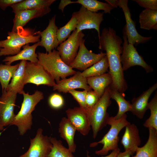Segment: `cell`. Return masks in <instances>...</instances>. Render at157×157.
<instances>
[{
    "label": "cell",
    "mask_w": 157,
    "mask_h": 157,
    "mask_svg": "<svg viewBox=\"0 0 157 157\" xmlns=\"http://www.w3.org/2000/svg\"><path fill=\"white\" fill-rule=\"evenodd\" d=\"M41 128L37 130L35 137L30 139L28 150L18 157H48L52 147L49 137L42 133Z\"/></svg>",
    "instance_id": "obj_12"
},
{
    "label": "cell",
    "mask_w": 157,
    "mask_h": 157,
    "mask_svg": "<svg viewBox=\"0 0 157 157\" xmlns=\"http://www.w3.org/2000/svg\"><path fill=\"white\" fill-rule=\"evenodd\" d=\"M149 136L146 144L138 147L132 157H157V130L149 128Z\"/></svg>",
    "instance_id": "obj_22"
},
{
    "label": "cell",
    "mask_w": 157,
    "mask_h": 157,
    "mask_svg": "<svg viewBox=\"0 0 157 157\" xmlns=\"http://www.w3.org/2000/svg\"><path fill=\"white\" fill-rule=\"evenodd\" d=\"M28 83L53 87L55 80L38 62L26 61L24 70V85Z\"/></svg>",
    "instance_id": "obj_8"
},
{
    "label": "cell",
    "mask_w": 157,
    "mask_h": 157,
    "mask_svg": "<svg viewBox=\"0 0 157 157\" xmlns=\"http://www.w3.org/2000/svg\"><path fill=\"white\" fill-rule=\"evenodd\" d=\"M76 129L67 118L63 117L59 124L58 131L60 137L67 142L68 149L72 153L76 151V146L74 140Z\"/></svg>",
    "instance_id": "obj_23"
},
{
    "label": "cell",
    "mask_w": 157,
    "mask_h": 157,
    "mask_svg": "<svg viewBox=\"0 0 157 157\" xmlns=\"http://www.w3.org/2000/svg\"><path fill=\"white\" fill-rule=\"evenodd\" d=\"M24 99L20 109L15 118L10 125H15L18 128L20 135H24L28 130L31 129L32 125V113L36 105L44 98L43 93L36 90L32 94L28 92L22 94Z\"/></svg>",
    "instance_id": "obj_3"
},
{
    "label": "cell",
    "mask_w": 157,
    "mask_h": 157,
    "mask_svg": "<svg viewBox=\"0 0 157 157\" xmlns=\"http://www.w3.org/2000/svg\"><path fill=\"white\" fill-rule=\"evenodd\" d=\"M39 44V42L31 46L29 44H26L22 47L23 49L18 53L14 56H7L3 61L5 62V64L8 65H11L13 62L18 60H28L31 62L38 63V56L35 50Z\"/></svg>",
    "instance_id": "obj_21"
},
{
    "label": "cell",
    "mask_w": 157,
    "mask_h": 157,
    "mask_svg": "<svg viewBox=\"0 0 157 157\" xmlns=\"http://www.w3.org/2000/svg\"><path fill=\"white\" fill-rule=\"evenodd\" d=\"M108 68V63L106 55L99 62L81 72V74L86 78L97 76L106 73Z\"/></svg>",
    "instance_id": "obj_28"
},
{
    "label": "cell",
    "mask_w": 157,
    "mask_h": 157,
    "mask_svg": "<svg viewBox=\"0 0 157 157\" xmlns=\"http://www.w3.org/2000/svg\"><path fill=\"white\" fill-rule=\"evenodd\" d=\"M118 6L121 8L125 16L126 24L123 29L128 42L134 46L143 44L151 40V36L144 37L138 33L135 27V22L131 18L130 10L128 6V0H118Z\"/></svg>",
    "instance_id": "obj_11"
},
{
    "label": "cell",
    "mask_w": 157,
    "mask_h": 157,
    "mask_svg": "<svg viewBox=\"0 0 157 157\" xmlns=\"http://www.w3.org/2000/svg\"><path fill=\"white\" fill-rule=\"evenodd\" d=\"M49 137L52 147L48 157H75L71 151L63 146L61 140Z\"/></svg>",
    "instance_id": "obj_31"
},
{
    "label": "cell",
    "mask_w": 157,
    "mask_h": 157,
    "mask_svg": "<svg viewBox=\"0 0 157 157\" xmlns=\"http://www.w3.org/2000/svg\"><path fill=\"white\" fill-rule=\"evenodd\" d=\"M140 27L142 29L157 30V10L144 9L139 16Z\"/></svg>",
    "instance_id": "obj_27"
},
{
    "label": "cell",
    "mask_w": 157,
    "mask_h": 157,
    "mask_svg": "<svg viewBox=\"0 0 157 157\" xmlns=\"http://www.w3.org/2000/svg\"><path fill=\"white\" fill-rule=\"evenodd\" d=\"M38 62L56 81L73 75L76 71L62 60L57 51L49 53L38 52Z\"/></svg>",
    "instance_id": "obj_4"
},
{
    "label": "cell",
    "mask_w": 157,
    "mask_h": 157,
    "mask_svg": "<svg viewBox=\"0 0 157 157\" xmlns=\"http://www.w3.org/2000/svg\"><path fill=\"white\" fill-rule=\"evenodd\" d=\"M39 31L29 28L19 29L16 32H8L6 39L0 40V56L15 55L24 45L40 41Z\"/></svg>",
    "instance_id": "obj_2"
},
{
    "label": "cell",
    "mask_w": 157,
    "mask_h": 157,
    "mask_svg": "<svg viewBox=\"0 0 157 157\" xmlns=\"http://www.w3.org/2000/svg\"><path fill=\"white\" fill-rule=\"evenodd\" d=\"M72 3H73V1L70 0H61L59 4L58 9L63 13L65 8L67 5Z\"/></svg>",
    "instance_id": "obj_40"
},
{
    "label": "cell",
    "mask_w": 157,
    "mask_h": 157,
    "mask_svg": "<svg viewBox=\"0 0 157 157\" xmlns=\"http://www.w3.org/2000/svg\"><path fill=\"white\" fill-rule=\"evenodd\" d=\"M75 13L77 32L85 29H95L97 32L99 39L100 36V26L104 20V12L98 13L92 12L81 6L79 10Z\"/></svg>",
    "instance_id": "obj_10"
},
{
    "label": "cell",
    "mask_w": 157,
    "mask_h": 157,
    "mask_svg": "<svg viewBox=\"0 0 157 157\" xmlns=\"http://www.w3.org/2000/svg\"><path fill=\"white\" fill-rule=\"evenodd\" d=\"M23 0H0V8L5 10L9 6L11 7L13 5L21 2Z\"/></svg>",
    "instance_id": "obj_39"
},
{
    "label": "cell",
    "mask_w": 157,
    "mask_h": 157,
    "mask_svg": "<svg viewBox=\"0 0 157 157\" xmlns=\"http://www.w3.org/2000/svg\"><path fill=\"white\" fill-rule=\"evenodd\" d=\"M110 85L106 89L98 102L87 111L94 139L98 132L107 125L110 117L107 109L111 104Z\"/></svg>",
    "instance_id": "obj_6"
},
{
    "label": "cell",
    "mask_w": 157,
    "mask_h": 157,
    "mask_svg": "<svg viewBox=\"0 0 157 157\" xmlns=\"http://www.w3.org/2000/svg\"><path fill=\"white\" fill-rule=\"evenodd\" d=\"M110 87L111 98L115 100L118 106V110L116 115L114 117L116 119L121 118L126 113L130 111L131 104L124 98V95Z\"/></svg>",
    "instance_id": "obj_29"
},
{
    "label": "cell",
    "mask_w": 157,
    "mask_h": 157,
    "mask_svg": "<svg viewBox=\"0 0 157 157\" xmlns=\"http://www.w3.org/2000/svg\"><path fill=\"white\" fill-rule=\"evenodd\" d=\"M122 40L113 28L103 29L99 39V48L106 51L109 69L108 72L112 78L111 87L124 94L127 88L125 79L120 56L122 53Z\"/></svg>",
    "instance_id": "obj_1"
},
{
    "label": "cell",
    "mask_w": 157,
    "mask_h": 157,
    "mask_svg": "<svg viewBox=\"0 0 157 157\" xmlns=\"http://www.w3.org/2000/svg\"><path fill=\"white\" fill-rule=\"evenodd\" d=\"M123 32L124 42L120 61L123 70L125 71L132 67L138 65L143 67L147 73L153 72L154 70L152 67L147 64L142 56L139 54L134 46L128 42L123 29Z\"/></svg>",
    "instance_id": "obj_7"
},
{
    "label": "cell",
    "mask_w": 157,
    "mask_h": 157,
    "mask_svg": "<svg viewBox=\"0 0 157 157\" xmlns=\"http://www.w3.org/2000/svg\"><path fill=\"white\" fill-rule=\"evenodd\" d=\"M4 129V127L2 126L0 124V131H1Z\"/></svg>",
    "instance_id": "obj_44"
},
{
    "label": "cell",
    "mask_w": 157,
    "mask_h": 157,
    "mask_svg": "<svg viewBox=\"0 0 157 157\" xmlns=\"http://www.w3.org/2000/svg\"><path fill=\"white\" fill-rule=\"evenodd\" d=\"M53 90L66 93L72 90L81 88L90 91L92 89L88 85L87 78L81 74V72H76L73 76L69 78L61 79L53 87Z\"/></svg>",
    "instance_id": "obj_16"
},
{
    "label": "cell",
    "mask_w": 157,
    "mask_h": 157,
    "mask_svg": "<svg viewBox=\"0 0 157 157\" xmlns=\"http://www.w3.org/2000/svg\"><path fill=\"white\" fill-rule=\"evenodd\" d=\"M19 64L15 65L0 64V83L3 91L6 90L9 82L18 68Z\"/></svg>",
    "instance_id": "obj_32"
},
{
    "label": "cell",
    "mask_w": 157,
    "mask_h": 157,
    "mask_svg": "<svg viewBox=\"0 0 157 157\" xmlns=\"http://www.w3.org/2000/svg\"><path fill=\"white\" fill-rule=\"evenodd\" d=\"M85 40L82 41L77 54L69 66L72 69L75 68L84 71L100 60L106 55V53L102 52L98 54L93 53L88 50L84 44Z\"/></svg>",
    "instance_id": "obj_13"
},
{
    "label": "cell",
    "mask_w": 157,
    "mask_h": 157,
    "mask_svg": "<svg viewBox=\"0 0 157 157\" xmlns=\"http://www.w3.org/2000/svg\"><path fill=\"white\" fill-rule=\"evenodd\" d=\"M77 25L75 12L73 13L69 20L64 26L58 29L57 33L59 45L65 40L72 31L76 29Z\"/></svg>",
    "instance_id": "obj_33"
},
{
    "label": "cell",
    "mask_w": 157,
    "mask_h": 157,
    "mask_svg": "<svg viewBox=\"0 0 157 157\" xmlns=\"http://www.w3.org/2000/svg\"><path fill=\"white\" fill-rule=\"evenodd\" d=\"M87 83L91 88L100 98L106 89L112 83L111 76L108 72L100 76L87 78Z\"/></svg>",
    "instance_id": "obj_24"
},
{
    "label": "cell",
    "mask_w": 157,
    "mask_h": 157,
    "mask_svg": "<svg viewBox=\"0 0 157 157\" xmlns=\"http://www.w3.org/2000/svg\"><path fill=\"white\" fill-rule=\"evenodd\" d=\"M74 3H79L87 10L93 12L97 13L100 10H103L105 13L110 14L114 8L108 3L96 0H78L73 1Z\"/></svg>",
    "instance_id": "obj_30"
},
{
    "label": "cell",
    "mask_w": 157,
    "mask_h": 157,
    "mask_svg": "<svg viewBox=\"0 0 157 157\" xmlns=\"http://www.w3.org/2000/svg\"><path fill=\"white\" fill-rule=\"evenodd\" d=\"M84 36L82 31L78 32L76 29L57 47L62 60L67 65L69 66L76 57Z\"/></svg>",
    "instance_id": "obj_9"
},
{
    "label": "cell",
    "mask_w": 157,
    "mask_h": 157,
    "mask_svg": "<svg viewBox=\"0 0 157 157\" xmlns=\"http://www.w3.org/2000/svg\"><path fill=\"white\" fill-rule=\"evenodd\" d=\"M56 15L49 20L46 28L42 31H39L41 38L39 46L44 47L47 53H49L57 48L59 45L57 33L58 29L56 24Z\"/></svg>",
    "instance_id": "obj_17"
},
{
    "label": "cell",
    "mask_w": 157,
    "mask_h": 157,
    "mask_svg": "<svg viewBox=\"0 0 157 157\" xmlns=\"http://www.w3.org/2000/svg\"><path fill=\"white\" fill-rule=\"evenodd\" d=\"M50 106L54 109H58L62 108L64 104L63 97L60 94L54 93L51 95L48 99Z\"/></svg>",
    "instance_id": "obj_36"
},
{
    "label": "cell",
    "mask_w": 157,
    "mask_h": 157,
    "mask_svg": "<svg viewBox=\"0 0 157 157\" xmlns=\"http://www.w3.org/2000/svg\"><path fill=\"white\" fill-rule=\"evenodd\" d=\"M140 6L146 9L157 10V0H133Z\"/></svg>",
    "instance_id": "obj_38"
},
{
    "label": "cell",
    "mask_w": 157,
    "mask_h": 157,
    "mask_svg": "<svg viewBox=\"0 0 157 157\" xmlns=\"http://www.w3.org/2000/svg\"><path fill=\"white\" fill-rule=\"evenodd\" d=\"M148 109L150 110V115L143 124L147 128H154L157 130V92L149 102Z\"/></svg>",
    "instance_id": "obj_34"
},
{
    "label": "cell",
    "mask_w": 157,
    "mask_h": 157,
    "mask_svg": "<svg viewBox=\"0 0 157 157\" xmlns=\"http://www.w3.org/2000/svg\"><path fill=\"white\" fill-rule=\"evenodd\" d=\"M17 94L13 92L2 91L0 97V124L3 127L10 125L14 119Z\"/></svg>",
    "instance_id": "obj_14"
},
{
    "label": "cell",
    "mask_w": 157,
    "mask_h": 157,
    "mask_svg": "<svg viewBox=\"0 0 157 157\" xmlns=\"http://www.w3.org/2000/svg\"><path fill=\"white\" fill-rule=\"evenodd\" d=\"M127 115L124 114L120 119H116L114 117H110L107 121V124L111 127L108 132L102 139L98 142H92L90 144L91 147H94L98 144H101L103 147L100 150L95 151V154L98 155H107L109 151H113L118 148L119 140V134L120 131L130 123L126 119Z\"/></svg>",
    "instance_id": "obj_5"
},
{
    "label": "cell",
    "mask_w": 157,
    "mask_h": 157,
    "mask_svg": "<svg viewBox=\"0 0 157 157\" xmlns=\"http://www.w3.org/2000/svg\"><path fill=\"white\" fill-rule=\"evenodd\" d=\"M51 11V9L49 8L44 9L25 10L15 13L11 31L16 32L19 29L24 28L30 20L42 17Z\"/></svg>",
    "instance_id": "obj_18"
},
{
    "label": "cell",
    "mask_w": 157,
    "mask_h": 157,
    "mask_svg": "<svg viewBox=\"0 0 157 157\" xmlns=\"http://www.w3.org/2000/svg\"><path fill=\"white\" fill-rule=\"evenodd\" d=\"M125 127L121 143L125 151L130 150L133 154L141 143L139 130L135 124L131 123L126 125Z\"/></svg>",
    "instance_id": "obj_19"
},
{
    "label": "cell",
    "mask_w": 157,
    "mask_h": 157,
    "mask_svg": "<svg viewBox=\"0 0 157 157\" xmlns=\"http://www.w3.org/2000/svg\"><path fill=\"white\" fill-rule=\"evenodd\" d=\"M133 154L130 150H125L123 152L120 151L118 154L117 157H130Z\"/></svg>",
    "instance_id": "obj_42"
},
{
    "label": "cell",
    "mask_w": 157,
    "mask_h": 157,
    "mask_svg": "<svg viewBox=\"0 0 157 157\" xmlns=\"http://www.w3.org/2000/svg\"><path fill=\"white\" fill-rule=\"evenodd\" d=\"M100 98L93 90H91L88 91L86 96L87 111L98 102Z\"/></svg>",
    "instance_id": "obj_37"
},
{
    "label": "cell",
    "mask_w": 157,
    "mask_h": 157,
    "mask_svg": "<svg viewBox=\"0 0 157 157\" xmlns=\"http://www.w3.org/2000/svg\"><path fill=\"white\" fill-rule=\"evenodd\" d=\"M66 113L67 118L76 130L83 135H88L91 126L87 111L79 107L68 108Z\"/></svg>",
    "instance_id": "obj_15"
},
{
    "label": "cell",
    "mask_w": 157,
    "mask_h": 157,
    "mask_svg": "<svg viewBox=\"0 0 157 157\" xmlns=\"http://www.w3.org/2000/svg\"><path fill=\"white\" fill-rule=\"evenodd\" d=\"M157 88V83H156L140 96L134 98L132 100L130 111L139 119H142L143 118L145 112L148 109L149 99Z\"/></svg>",
    "instance_id": "obj_20"
},
{
    "label": "cell",
    "mask_w": 157,
    "mask_h": 157,
    "mask_svg": "<svg viewBox=\"0 0 157 157\" xmlns=\"http://www.w3.org/2000/svg\"><path fill=\"white\" fill-rule=\"evenodd\" d=\"M88 91L86 90L78 91L74 89L69 90L68 92L78 103L79 107L85 110L87 112L88 108L86 103V96Z\"/></svg>",
    "instance_id": "obj_35"
},
{
    "label": "cell",
    "mask_w": 157,
    "mask_h": 157,
    "mask_svg": "<svg viewBox=\"0 0 157 157\" xmlns=\"http://www.w3.org/2000/svg\"><path fill=\"white\" fill-rule=\"evenodd\" d=\"M110 5L114 8L118 6V0H105Z\"/></svg>",
    "instance_id": "obj_43"
},
{
    "label": "cell",
    "mask_w": 157,
    "mask_h": 157,
    "mask_svg": "<svg viewBox=\"0 0 157 157\" xmlns=\"http://www.w3.org/2000/svg\"><path fill=\"white\" fill-rule=\"evenodd\" d=\"M120 152V149L118 148L117 149L112 151L109 154L106 156H102L101 157H117L118 154ZM87 157H90L89 155L88 151H87Z\"/></svg>",
    "instance_id": "obj_41"
},
{
    "label": "cell",
    "mask_w": 157,
    "mask_h": 157,
    "mask_svg": "<svg viewBox=\"0 0 157 157\" xmlns=\"http://www.w3.org/2000/svg\"><path fill=\"white\" fill-rule=\"evenodd\" d=\"M55 0H23L11 6L15 13L25 10L44 9L50 8Z\"/></svg>",
    "instance_id": "obj_26"
},
{
    "label": "cell",
    "mask_w": 157,
    "mask_h": 157,
    "mask_svg": "<svg viewBox=\"0 0 157 157\" xmlns=\"http://www.w3.org/2000/svg\"><path fill=\"white\" fill-rule=\"evenodd\" d=\"M26 61L25 60L21 61L18 68L12 78L10 83L8 86L6 91L21 94L25 92L23 89L24 85V70Z\"/></svg>",
    "instance_id": "obj_25"
}]
</instances>
